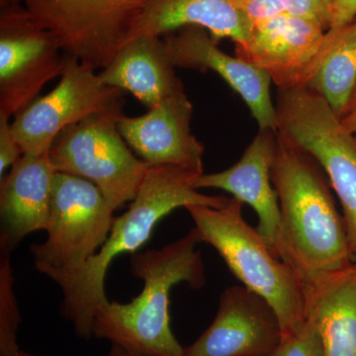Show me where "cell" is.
<instances>
[{
    "label": "cell",
    "mask_w": 356,
    "mask_h": 356,
    "mask_svg": "<svg viewBox=\"0 0 356 356\" xmlns=\"http://www.w3.org/2000/svg\"><path fill=\"white\" fill-rule=\"evenodd\" d=\"M199 175L178 166L152 165L128 210L114 218L108 238L97 254L74 273L47 275L62 290L64 301L60 314L74 325L77 337L83 339L93 337L96 312L109 302L105 280L116 257L139 252L158 222L177 208L228 205L231 198L206 195L195 188L194 182Z\"/></svg>",
    "instance_id": "1"
},
{
    "label": "cell",
    "mask_w": 356,
    "mask_h": 356,
    "mask_svg": "<svg viewBox=\"0 0 356 356\" xmlns=\"http://www.w3.org/2000/svg\"><path fill=\"white\" fill-rule=\"evenodd\" d=\"M271 181L277 194L286 261L305 280L355 264L343 215L325 170L277 133Z\"/></svg>",
    "instance_id": "2"
},
{
    "label": "cell",
    "mask_w": 356,
    "mask_h": 356,
    "mask_svg": "<svg viewBox=\"0 0 356 356\" xmlns=\"http://www.w3.org/2000/svg\"><path fill=\"white\" fill-rule=\"evenodd\" d=\"M197 229L159 250L131 254V273L144 282L142 292L129 303L108 302L96 312L92 334L139 356H184L170 327V291L186 283L192 289L205 285V267Z\"/></svg>",
    "instance_id": "3"
},
{
    "label": "cell",
    "mask_w": 356,
    "mask_h": 356,
    "mask_svg": "<svg viewBox=\"0 0 356 356\" xmlns=\"http://www.w3.org/2000/svg\"><path fill=\"white\" fill-rule=\"evenodd\" d=\"M243 208L242 201L233 197L222 208L191 205L185 209L200 242L212 245L243 286L266 300L280 320L281 336L290 334L307 318L305 282L248 224Z\"/></svg>",
    "instance_id": "4"
},
{
    "label": "cell",
    "mask_w": 356,
    "mask_h": 356,
    "mask_svg": "<svg viewBox=\"0 0 356 356\" xmlns=\"http://www.w3.org/2000/svg\"><path fill=\"white\" fill-rule=\"evenodd\" d=\"M277 133L313 156L325 170L341 202L356 262V137L322 96L306 86L280 90Z\"/></svg>",
    "instance_id": "5"
},
{
    "label": "cell",
    "mask_w": 356,
    "mask_h": 356,
    "mask_svg": "<svg viewBox=\"0 0 356 356\" xmlns=\"http://www.w3.org/2000/svg\"><path fill=\"white\" fill-rule=\"evenodd\" d=\"M114 212L92 182L56 172L48 238L30 248L37 270L48 275L81 268L108 238Z\"/></svg>",
    "instance_id": "6"
},
{
    "label": "cell",
    "mask_w": 356,
    "mask_h": 356,
    "mask_svg": "<svg viewBox=\"0 0 356 356\" xmlns=\"http://www.w3.org/2000/svg\"><path fill=\"white\" fill-rule=\"evenodd\" d=\"M117 120L97 115L70 126L48 153L56 172L92 182L114 211L132 202L152 166L130 151Z\"/></svg>",
    "instance_id": "7"
},
{
    "label": "cell",
    "mask_w": 356,
    "mask_h": 356,
    "mask_svg": "<svg viewBox=\"0 0 356 356\" xmlns=\"http://www.w3.org/2000/svg\"><path fill=\"white\" fill-rule=\"evenodd\" d=\"M123 106V90L103 83L91 65L67 57L58 86L16 115L11 131L23 154H42L65 129L97 115L119 118Z\"/></svg>",
    "instance_id": "8"
},
{
    "label": "cell",
    "mask_w": 356,
    "mask_h": 356,
    "mask_svg": "<svg viewBox=\"0 0 356 356\" xmlns=\"http://www.w3.org/2000/svg\"><path fill=\"white\" fill-rule=\"evenodd\" d=\"M0 2V115L10 119L62 76L67 56L24 4Z\"/></svg>",
    "instance_id": "9"
},
{
    "label": "cell",
    "mask_w": 356,
    "mask_h": 356,
    "mask_svg": "<svg viewBox=\"0 0 356 356\" xmlns=\"http://www.w3.org/2000/svg\"><path fill=\"white\" fill-rule=\"evenodd\" d=\"M327 28L317 21L282 13L252 24L238 58L266 70L280 90L306 86L327 50Z\"/></svg>",
    "instance_id": "10"
},
{
    "label": "cell",
    "mask_w": 356,
    "mask_h": 356,
    "mask_svg": "<svg viewBox=\"0 0 356 356\" xmlns=\"http://www.w3.org/2000/svg\"><path fill=\"white\" fill-rule=\"evenodd\" d=\"M280 339V320L266 300L236 285L222 293L212 324L184 356H270Z\"/></svg>",
    "instance_id": "11"
},
{
    "label": "cell",
    "mask_w": 356,
    "mask_h": 356,
    "mask_svg": "<svg viewBox=\"0 0 356 356\" xmlns=\"http://www.w3.org/2000/svg\"><path fill=\"white\" fill-rule=\"evenodd\" d=\"M163 38L175 67L216 72L242 97L259 129L277 132V112L270 95L271 79L266 70L224 53L210 33L198 26H186Z\"/></svg>",
    "instance_id": "12"
},
{
    "label": "cell",
    "mask_w": 356,
    "mask_h": 356,
    "mask_svg": "<svg viewBox=\"0 0 356 356\" xmlns=\"http://www.w3.org/2000/svg\"><path fill=\"white\" fill-rule=\"evenodd\" d=\"M193 106L184 91L170 96L146 114L121 116L122 138L149 165H173L204 173V146L192 135Z\"/></svg>",
    "instance_id": "13"
},
{
    "label": "cell",
    "mask_w": 356,
    "mask_h": 356,
    "mask_svg": "<svg viewBox=\"0 0 356 356\" xmlns=\"http://www.w3.org/2000/svg\"><path fill=\"white\" fill-rule=\"evenodd\" d=\"M277 132L259 129L242 158L222 172L199 175L196 189L216 188L254 208L259 218L257 231L283 261H286L280 229L277 194L271 181V168L277 149Z\"/></svg>",
    "instance_id": "14"
},
{
    "label": "cell",
    "mask_w": 356,
    "mask_h": 356,
    "mask_svg": "<svg viewBox=\"0 0 356 356\" xmlns=\"http://www.w3.org/2000/svg\"><path fill=\"white\" fill-rule=\"evenodd\" d=\"M49 153V152H48ZM48 153L23 154L0 184V248L11 254L29 234L47 231L56 170Z\"/></svg>",
    "instance_id": "15"
},
{
    "label": "cell",
    "mask_w": 356,
    "mask_h": 356,
    "mask_svg": "<svg viewBox=\"0 0 356 356\" xmlns=\"http://www.w3.org/2000/svg\"><path fill=\"white\" fill-rule=\"evenodd\" d=\"M186 26L207 30L217 43L231 39L240 44L250 37L252 22L231 0H144L126 43L139 36L165 37Z\"/></svg>",
    "instance_id": "16"
},
{
    "label": "cell",
    "mask_w": 356,
    "mask_h": 356,
    "mask_svg": "<svg viewBox=\"0 0 356 356\" xmlns=\"http://www.w3.org/2000/svg\"><path fill=\"white\" fill-rule=\"evenodd\" d=\"M163 37L139 36L123 44L99 74L103 83L132 93L147 109L184 91Z\"/></svg>",
    "instance_id": "17"
},
{
    "label": "cell",
    "mask_w": 356,
    "mask_h": 356,
    "mask_svg": "<svg viewBox=\"0 0 356 356\" xmlns=\"http://www.w3.org/2000/svg\"><path fill=\"white\" fill-rule=\"evenodd\" d=\"M305 285L307 317L317 327L324 356H356V262Z\"/></svg>",
    "instance_id": "18"
},
{
    "label": "cell",
    "mask_w": 356,
    "mask_h": 356,
    "mask_svg": "<svg viewBox=\"0 0 356 356\" xmlns=\"http://www.w3.org/2000/svg\"><path fill=\"white\" fill-rule=\"evenodd\" d=\"M327 50L306 88L341 118L356 86V31L348 24L327 31Z\"/></svg>",
    "instance_id": "19"
},
{
    "label": "cell",
    "mask_w": 356,
    "mask_h": 356,
    "mask_svg": "<svg viewBox=\"0 0 356 356\" xmlns=\"http://www.w3.org/2000/svg\"><path fill=\"white\" fill-rule=\"evenodd\" d=\"M21 315L15 291L10 254L0 259V356H15L19 353L17 332Z\"/></svg>",
    "instance_id": "20"
},
{
    "label": "cell",
    "mask_w": 356,
    "mask_h": 356,
    "mask_svg": "<svg viewBox=\"0 0 356 356\" xmlns=\"http://www.w3.org/2000/svg\"><path fill=\"white\" fill-rule=\"evenodd\" d=\"M270 356H324L322 339L313 320L307 317L298 329L282 334Z\"/></svg>",
    "instance_id": "21"
},
{
    "label": "cell",
    "mask_w": 356,
    "mask_h": 356,
    "mask_svg": "<svg viewBox=\"0 0 356 356\" xmlns=\"http://www.w3.org/2000/svg\"><path fill=\"white\" fill-rule=\"evenodd\" d=\"M285 13L317 21L330 28V11L322 0H280Z\"/></svg>",
    "instance_id": "22"
},
{
    "label": "cell",
    "mask_w": 356,
    "mask_h": 356,
    "mask_svg": "<svg viewBox=\"0 0 356 356\" xmlns=\"http://www.w3.org/2000/svg\"><path fill=\"white\" fill-rule=\"evenodd\" d=\"M23 156L18 146L8 117L0 115V177L3 178L7 168L13 166Z\"/></svg>",
    "instance_id": "23"
},
{
    "label": "cell",
    "mask_w": 356,
    "mask_h": 356,
    "mask_svg": "<svg viewBox=\"0 0 356 356\" xmlns=\"http://www.w3.org/2000/svg\"><path fill=\"white\" fill-rule=\"evenodd\" d=\"M238 11L252 21V24L286 13L280 0H231Z\"/></svg>",
    "instance_id": "24"
},
{
    "label": "cell",
    "mask_w": 356,
    "mask_h": 356,
    "mask_svg": "<svg viewBox=\"0 0 356 356\" xmlns=\"http://www.w3.org/2000/svg\"><path fill=\"white\" fill-rule=\"evenodd\" d=\"M356 18V0H337L330 11V28L337 29L350 24Z\"/></svg>",
    "instance_id": "25"
},
{
    "label": "cell",
    "mask_w": 356,
    "mask_h": 356,
    "mask_svg": "<svg viewBox=\"0 0 356 356\" xmlns=\"http://www.w3.org/2000/svg\"><path fill=\"white\" fill-rule=\"evenodd\" d=\"M339 119L346 130L350 131L356 137V86L350 96V102Z\"/></svg>",
    "instance_id": "26"
},
{
    "label": "cell",
    "mask_w": 356,
    "mask_h": 356,
    "mask_svg": "<svg viewBox=\"0 0 356 356\" xmlns=\"http://www.w3.org/2000/svg\"><path fill=\"white\" fill-rule=\"evenodd\" d=\"M107 356H139L135 355V353H131L125 348H122L120 346L117 344H112L111 350H110L108 355Z\"/></svg>",
    "instance_id": "27"
},
{
    "label": "cell",
    "mask_w": 356,
    "mask_h": 356,
    "mask_svg": "<svg viewBox=\"0 0 356 356\" xmlns=\"http://www.w3.org/2000/svg\"><path fill=\"white\" fill-rule=\"evenodd\" d=\"M323 3L325 4V7L331 11L332 7L337 3V0H322Z\"/></svg>",
    "instance_id": "28"
},
{
    "label": "cell",
    "mask_w": 356,
    "mask_h": 356,
    "mask_svg": "<svg viewBox=\"0 0 356 356\" xmlns=\"http://www.w3.org/2000/svg\"><path fill=\"white\" fill-rule=\"evenodd\" d=\"M15 356H35L32 353H27V351L20 350Z\"/></svg>",
    "instance_id": "29"
},
{
    "label": "cell",
    "mask_w": 356,
    "mask_h": 356,
    "mask_svg": "<svg viewBox=\"0 0 356 356\" xmlns=\"http://www.w3.org/2000/svg\"><path fill=\"white\" fill-rule=\"evenodd\" d=\"M6 1L13 2V3H23V0H6Z\"/></svg>",
    "instance_id": "30"
},
{
    "label": "cell",
    "mask_w": 356,
    "mask_h": 356,
    "mask_svg": "<svg viewBox=\"0 0 356 356\" xmlns=\"http://www.w3.org/2000/svg\"><path fill=\"white\" fill-rule=\"evenodd\" d=\"M351 25H353V27L355 28V30L356 31V18L355 20L353 21V22L350 23Z\"/></svg>",
    "instance_id": "31"
}]
</instances>
